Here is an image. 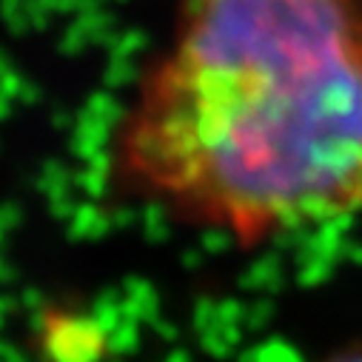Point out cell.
Returning a JSON list of instances; mask_svg holds the SVG:
<instances>
[{"mask_svg": "<svg viewBox=\"0 0 362 362\" xmlns=\"http://www.w3.org/2000/svg\"><path fill=\"white\" fill-rule=\"evenodd\" d=\"M126 194L257 245L362 209V0H186L117 123Z\"/></svg>", "mask_w": 362, "mask_h": 362, "instance_id": "cell-1", "label": "cell"}, {"mask_svg": "<svg viewBox=\"0 0 362 362\" xmlns=\"http://www.w3.org/2000/svg\"><path fill=\"white\" fill-rule=\"evenodd\" d=\"M328 362H362V348H348V351L331 356Z\"/></svg>", "mask_w": 362, "mask_h": 362, "instance_id": "cell-2", "label": "cell"}]
</instances>
